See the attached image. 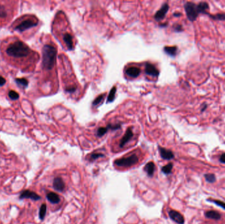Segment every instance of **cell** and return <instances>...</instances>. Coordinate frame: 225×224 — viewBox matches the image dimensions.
Wrapping results in <instances>:
<instances>
[{
	"label": "cell",
	"mask_w": 225,
	"mask_h": 224,
	"mask_svg": "<svg viewBox=\"0 0 225 224\" xmlns=\"http://www.w3.org/2000/svg\"><path fill=\"white\" fill-rule=\"evenodd\" d=\"M31 53V50L27 44L21 41H15L6 49V53L9 57L16 59L26 58Z\"/></svg>",
	"instance_id": "1"
},
{
	"label": "cell",
	"mask_w": 225,
	"mask_h": 224,
	"mask_svg": "<svg viewBox=\"0 0 225 224\" xmlns=\"http://www.w3.org/2000/svg\"><path fill=\"white\" fill-rule=\"evenodd\" d=\"M57 50L53 45H45L42 50V66L45 70H52L55 63Z\"/></svg>",
	"instance_id": "2"
},
{
	"label": "cell",
	"mask_w": 225,
	"mask_h": 224,
	"mask_svg": "<svg viewBox=\"0 0 225 224\" xmlns=\"http://www.w3.org/2000/svg\"><path fill=\"white\" fill-rule=\"evenodd\" d=\"M184 7H185L186 16L189 20H190L191 22L195 21L199 15L197 5L193 2H188L185 4Z\"/></svg>",
	"instance_id": "3"
},
{
	"label": "cell",
	"mask_w": 225,
	"mask_h": 224,
	"mask_svg": "<svg viewBox=\"0 0 225 224\" xmlns=\"http://www.w3.org/2000/svg\"><path fill=\"white\" fill-rule=\"evenodd\" d=\"M138 162V157L136 155H132L130 156L115 160L114 164L120 167H130L137 164Z\"/></svg>",
	"instance_id": "4"
},
{
	"label": "cell",
	"mask_w": 225,
	"mask_h": 224,
	"mask_svg": "<svg viewBox=\"0 0 225 224\" xmlns=\"http://www.w3.org/2000/svg\"><path fill=\"white\" fill-rule=\"evenodd\" d=\"M38 22H36V20H34L32 19H28L26 20H24L20 23L15 28L16 30H18L19 32H24V30H28L30 28L34 27L37 26Z\"/></svg>",
	"instance_id": "5"
},
{
	"label": "cell",
	"mask_w": 225,
	"mask_h": 224,
	"mask_svg": "<svg viewBox=\"0 0 225 224\" xmlns=\"http://www.w3.org/2000/svg\"><path fill=\"white\" fill-rule=\"evenodd\" d=\"M20 199H24V198H29L32 201H37L41 199V197L38 195L37 193L30 190L23 191L19 196Z\"/></svg>",
	"instance_id": "6"
},
{
	"label": "cell",
	"mask_w": 225,
	"mask_h": 224,
	"mask_svg": "<svg viewBox=\"0 0 225 224\" xmlns=\"http://www.w3.org/2000/svg\"><path fill=\"white\" fill-rule=\"evenodd\" d=\"M168 216L172 221L176 222L178 224H185V220L184 216L181 214L180 212L176 210H170L168 212Z\"/></svg>",
	"instance_id": "7"
},
{
	"label": "cell",
	"mask_w": 225,
	"mask_h": 224,
	"mask_svg": "<svg viewBox=\"0 0 225 224\" xmlns=\"http://www.w3.org/2000/svg\"><path fill=\"white\" fill-rule=\"evenodd\" d=\"M168 9H169V6L168 3H164L161 7V9L158 11L154 16V18L157 21L163 20L165 17V15H167Z\"/></svg>",
	"instance_id": "8"
},
{
	"label": "cell",
	"mask_w": 225,
	"mask_h": 224,
	"mask_svg": "<svg viewBox=\"0 0 225 224\" xmlns=\"http://www.w3.org/2000/svg\"><path fill=\"white\" fill-rule=\"evenodd\" d=\"M158 149H159L161 157L163 159L170 160H172V159H174V157H175L174 153L171 150L163 148V147H158Z\"/></svg>",
	"instance_id": "9"
},
{
	"label": "cell",
	"mask_w": 225,
	"mask_h": 224,
	"mask_svg": "<svg viewBox=\"0 0 225 224\" xmlns=\"http://www.w3.org/2000/svg\"><path fill=\"white\" fill-rule=\"evenodd\" d=\"M145 72L146 74L150 75L153 77H157L159 75V71L154 65L151 63H146L145 67Z\"/></svg>",
	"instance_id": "10"
},
{
	"label": "cell",
	"mask_w": 225,
	"mask_h": 224,
	"mask_svg": "<svg viewBox=\"0 0 225 224\" xmlns=\"http://www.w3.org/2000/svg\"><path fill=\"white\" fill-rule=\"evenodd\" d=\"M53 187L56 191L59 192L63 191L65 189V185L63 180H62V178L59 177H55L53 182Z\"/></svg>",
	"instance_id": "11"
},
{
	"label": "cell",
	"mask_w": 225,
	"mask_h": 224,
	"mask_svg": "<svg viewBox=\"0 0 225 224\" xmlns=\"http://www.w3.org/2000/svg\"><path fill=\"white\" fill-rule=\"evenodd\" d=\"M132 137H133V132L132 130V128H129L126 130L125 134L124 135L123 137H122V138L120 141L119 144L120 147H123L132 138Z\"/></svg>",
	"instance_id": "12"
},
{
	"label": "cell",
	"mask_w": 225,
	"mask_h": 224,
	"mask_svg": "<svg viewBox=\"0 0 225 224\" xmlns=\"http://www.w3.org/2000/svg\"><path fill=\"white\" fill-rule=\"evenodd\" d=\"M126 74L131 78H137L140 74L141 70L140 68L136 67H131L126 69Z\"/></svg>",
	"instance_id": "13"
},
{
	"label": "cell",
	"mask_w": 225,
	"mask_h": 224,
	"mask_svg": "<svg viewBox=\"0 0 225 224\" xmlns=\"http://www.w3.org/2000/svg\"><path fill=\"white\" fill-rule=\"evenodd\" d=\"M205 216L207 218L211 219V220H219L221 218V215L215 210H209L206 212Z\"/></svg>",
	"instance_id": "14"
},
{
	"label": "cell",
	"mask_w": 225,
	"mask_h": 224,
	"mask_svg": "<svg viewBox=\"0 0 225 224\" xmlns=\"http://www.w3.org/2000/svg\"><path fill=\"white\" fill-rule=\"evenodd\" d=\"M63 40L69 50H72L73 49V37L70 34L66 33L63 35Z\"/></svg>",
	"instance_id": "15"
},
{
	"label": "cell",
	"mask_w": 225,
	"mask_h": 224,
	"mask_svg": "<svg viewBox=\"0 0 225 224\" xmlns=\"http://www.w3.org/2000/svg\"><path fill=\"white\" fill-rule=\"evenodd\" d=\"M144 171L147 173V176L149 177H152L154 174L155 172V164L153 162H148L147 164L145 166Z\"/></svg>",
	"instance_id": "16"
},
{
	"label": "cell",
	"mask_w": 225,
	"mask_h": 224,
	"mask_svg": "<svg viewBox=\"0 0 225 224\" xmlns=\"http://www.w3.org/2000/svg\"><path fill=\"white\" fill-rule=\"evenodd\" d=\"M47 199L48 201H49L52 204H57L60 201V198L59 196L57 194V193H53V192H50L48 193L47 195Z\"/></svg>",
	"instance_id": "17"
},
{
	"label": "cell",
	"mask_w": 225,
	"mask_h": 224,
	"mask_svg": "<svg viewBox=\"0 0 225 224\" xmlns=\"http://www.w3.org/2000/svg\"><path fill=\"white\" fill-rule=\"evenodd\" d=\"M198 12L199 14H207V10L209 9V4L207 2H200L197 5Z\"/></svg>",
	"instance_id": "18"
},
{
	"label": "cell",
	"mask_w": 225,
	"mask_h": 224,
	"mask_svg": "<svg viewBox=\"0 0 225 224\" xmlns=\"http://www.w3.org/2000/svg\"><path fill=\"white\" fill-rule=\"evenodd\" d=\"M178 48L176 46H166L164 48V52L171 57H175L177 53Z\"/></svg>",
	"instance_id": "19"
},
{
	"label": "cell",
	"mask_w": 225,
	"mask_h": 224,
	"mask_svg": "<svg viewBox=\"0 0 225 224\" xmlns=\"http://www.w3.org/2000/svg\"><path fill=\"white\" fill-rule=\"evenodd\" d=\"M46 212H47V206L45 204H42L40 206L39 211V218L41 220H43L45 218V216L46 215Z\"/></svg>",
	"instance_id": "20"
},
{
	"label": "cell",
	"mask_w": 225,
	"mask_h": 224,
	"mask_svg": "<svg viewBox=\"0 0 225 224\" xmlns=\"http://www.w3.org/2000/svg\"><path fill=\"white\" fill-rule=\"evenodd\" d=\"M116 91H117V88L115 86L112 87L110 91V92L109 93L108 97H107V103H111L114 101L115 98V94H116Z\"/></svg>",
	"instance_id": "21"
},
{
	"label": "cell",
	"mask_w": 225,
	"mask_h": 224,
	"mask_svg": "<svg viewBox=\"0 0 225 224\" xmlns=\"http://www.w3.org/2000/svg\"><path fill=\"white\" fill-rule=\"evenodd\" d=\"M172 168H173V164L172 163L170 162V163H168V164H167V165L163 166L161 168V170L165 174L168 175V174H170L172 172Z\"/></svg>",
	"instance_id": "22"
},
{
	"label": "cell",
	"mask_w": 225,
	"mask_h": 224,
	"mask_svg": "<svg viewBox=\"0 0 225 224\" xmlns=\"http://www.w3.org/2000/svg\"><path fill=\"white\" fill-rule=\"evenodd\" d=\"M15 81L17 84L18 85L21 86L23 88H26L28 85V81L25 78H17L15 80Z\"/></svg>",
	"instance_id": "23"
},
{
	"label": "cell",
	"mask_w": 225,
	"mask_h": 224,
	"mask_svg": "<svg viewBox=\"0 0 225 224\" xmlns=\"http://www.w3.org/2000/svg\"><path fill=\"white\" fill-rule=\"evenodd\" d=\"M204 177L208 183H213L216 181V176L213 174H206L204 175Z\"/></svg>",
	"instance_id": "24"
},
{
	"label": "cell",
	"mask_w": 225,
	"mask_h": 224,
	"mask_svg": "<svg viewBox=\"0 0 225 224\" xmlns=\"http://www.w3.org/2000/svg\"><path fill=\"white\" fill-rule=\"evenodd\" d=\"M209 15V17L214 20H225V14L224 13H218L216 15Z\"/></svg>",
	"instance_id": "25"
},
{
	"label": "cell",
	"mask_w": 225,
	"mask_h": 224,
	"mask_svg": "<svg viewBox=\"0 0 225 224\" xmlns=\"http://www.w3.org/2000/svg\"><path fill=\"white\" fill-rule=\"evenodd\" d=\"M208 201L209 202H211L214 204H215L216 205H217L218 206H220L221 208H222L223 209L225 210V202H223V201H221L219 200H214V199H207Z\"/></svg>",
	"instance_id": "26"
},
{
	"label": "cell",
	"mask_w": 225,
	"mask_h": 224,
	"mask_svg": "<svg viewBox=\"0 0 225 224\" xmlns=\"http://www.w3.org/2000/svg\"><path fill=\"white\" fill-rule=\"evenodd\" d=\"M108 128H107V127H101V128H100L98 131H97V135H98V137H102L104 136L107 132V131H108Z\"/></svg>",
	"instance_id": "27"
},
{
	"label": "cell",
	"mask_w": 225,
	"mask_h": 224,
	"mask_svg": "<svg viewBox=\"0 0 225 224\" xmlns=\"http://www.w3.org/2000/svg\"><path fill=\"white\" fill-rule=\"evenodd\" d=\"M104 97H105V94H101L100 95H99L98 97L96 98L95 100L94 101L92 105L94 106H97L100 103H101L102 101H103V100L104 99Z\"/></svg>",
	"instance_id": "28"
},
{
	"label": "cell",
	"mask_w": 225,
	"mask_h": 224,
	"mask_svg": "<svg viewBox=\"0 0 225 224\" xmlns=\"http://www.w3.org/2000/svg\"><path fill=\"white\" fill-rule=\"evenodd\" d=\"M9 97L13 100H17L19 98V95L15 91H10L9 92Z\"/></svg>",
	"instance_id": "29"
},
{
	"label": "cell",
	"mask_w": 225,
	"mask_h": 224,
	"mask_svg": "<svg viewBox=\"0 0 225 224\" xmlns=\"http://www.w3.org/2000/svg\"><path fill=\"white\" fill-rule=\"evenodd\" d=\"M121 127V125L120 124H109L107 126V128H108V130H116L120 129Z\"/></svg>",
	"instance_id": "30"
},
{
	"label": "cell",
	"mask_w": 225,
	"mask_h": 224,
	"mask_svg": "<svg viewBox=\"0 0 225 224\" xmlns=\"http://www.w3.org/2000/svg\"><path fill=\"white\" fill-rule=\"evenodd\" d=\"M7 15V13L6 8L3 6L0 5V18H4Z\"/></svg>",
	"instance_id": "31"
},
{
	"label": "cell",
	"mask_w": 225,
	"mask_h": 224,
	"mask_svg": "<svg viewBox=\"0 0 225 224\" xmlns=\"http://www.w3.org/2000/svg\"><path fill=\"white\" fill-rule=\"evenodd\" d=\"M104 156V155L101 154V153H93L91 154V156H90V160H95L96 159H99V158L100 157H103Z\"/></svg>",
	"instance_id": "32"
},
{
	"label": "cell",
	"mask_w": 225,
	"mask_h": 224,
	"mask_svg": "<svg viewBox=\"0 0 225 224\" xmlns=\"http://www.w3.org/2000/svg\"><path fill=\"white\" fill-rule=\"evenodd\" d=\"M174 29H175V31L176 32H182L183 30V28H182V26L180 24H176V25H174L173 27Z\"/></svg>",
	"instance_id": "33"
},
{
	"label": "cell",
	"mask_w": 225,
	"mask_h": 224,
	"mask_svg": "<svg viewBox=\"0 0 225 224\" xmlns=\"http://www.w3.org/2000/svg\"><path fill=\"white\" fill-rule=\"evenodd\" d=\"M219 161H220V162L223 163V164H225V153H223L221 156H220Z\"/></svg>",
	"instance_id": "34"
},
{
	"label": "cell",
	"mask_w": 225,
	"mask_h": 224,
	"mask_svg": "<svg viewBox=\"0 0 225 224\" xmlns=\"http://www.w3.org/2000/svg\"><path fill=\"white\" fill-rule=\"evenodd\" d=\"M6 83V79H5L3 77H2V76H0V87L4 85Z\"/></svg>",
	"instance_id": "35"
},
{
	"label": "cell",
	"mask_w": 225,
	"mask_h": 224,
	"mask_svg": "<svg viewBox=\"0 0 225 224\" xmlns=\"http://www.w3.org/2000/svg\"><path fill=\"white\" fill-rule=\"evenodd\" d=\"M76 87L68 88L66 89V92H69V93H73L76 91Z\"/></svg>",
	"instance_id": "36"
},
{
	"label": "cell",
	"mask_w": 225,
	"mask_h": 224,
	"mask_svg": "<svg viewBox=\"0 0 225 224\" xmlns=\"http://www.w3.org/2000/svg\"><path fill=\"white\" fill-rule=\"evenodd\" d=\"M207 105H206V104H205V105H203V106H202V109H201V111H202V113H203V112L204 111H205L206 109H207Z\"/></svg>",
	"instance_id": "37"
},
{
	"label": "cell",
	"mask_w": 225,
	"mask_h": 224,
	"mask_svg": "<svg viewBox=\"0 0 225 224\" xmlns=\"http://www.w3.org/2000/svg\"><path fill=\"white\" fill-rule=\"evenodd\" d=\"M173 15L175 17H180L181 15H182V14L180 13H174Z\"/></svg>",
	"instance_id": "38"
},
{
	"label": "cell",
	"mask_w": 225,
	"mask_h": 224,
	"mask_svg": "<svg viewBox=\"0 0 225 224\" xmlns=\"http://www.w3.org/2000/svg\"><path fill=\"white\" fill-rule=\"evenodd\" d=\"M167 26V23H163L161 24H159L160 27H166Z\"/></svg>",
	"instance_id": "39"
}]
</instances>
